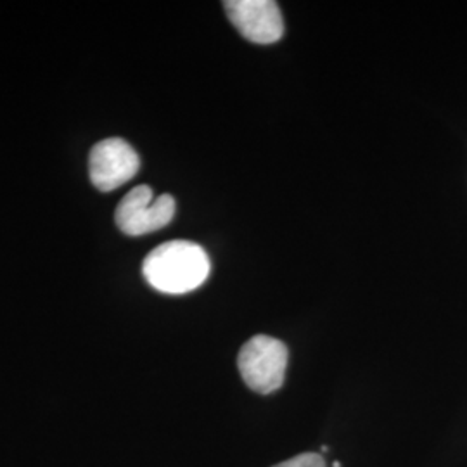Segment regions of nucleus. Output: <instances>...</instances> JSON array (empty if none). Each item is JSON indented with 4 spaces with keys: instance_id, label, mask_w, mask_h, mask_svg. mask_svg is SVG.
<instances>
[{
    "instance_id": "obj_6",
    "label": "nucleus",
    "mask_w": 467,
    "mask_h": 467,
    "mask_svg": "<svg viewBox=\"0 0 467 467\" xmlns=\"http://www.w3.org/2000/svg\"><path fill=\"white\" fill-rule=\"evenodd\" d=\"M272 467H326V461L318 453H301Z\"/></svg>"
},
{
    "instance_id": "obj_4",
    "label": "nucleus",
    "mask_w": 467,
    "mask_h": 467,
    "mask_svg": "<svg viewBox=\"0 0 467 467\" xmlns=\"http://www.w3.org/2000/svg\"><path fill=\"white\" fill-rule=\"evenodd\" d=\"M140 168L137 150L123 139L111 137L98 142L88 158L90 182L102 192L115 191L132 181Z\"/></svg>"
},
{
    "instance_id": "obj_7",
    "label": "nucleus",
    "mask_w": 467,
    "mask_h": 467,
    "mask_svg": "<svg viewBox=\"0 0 467 467\" xmlns=\"http://www.w3.org/2000/svg\"><path fill=\"white\" fill-rule=\"evenodd\" d=\"M334 467H341V462H334Z\"/></svg>"
},
{
    "instance_id": "obj_5",
    "label": "nucleus",
    "mask_w": 467,
    "mask_h": 467,
    "mask_svg": "<svg viewBox=\"0 0 467 467\" xmlns=\"http://www.w3.org/2000/svg\"><path fill=\"white\" fill-rule=\"evenodd\" d=\"M223 7L237 32L253 44L267 46L283 36V15L274 0H227Z\"/></svg>"
},
{
    "instance_id": "obj_2",
    "label": "nucleus",
    "mask_w": 467,
    "mask_h": 467,
    "mask_svg": "<svg viewBox=\"0 0 467 467\" xmlns=\"http://www.w3.org/2000/svg\"><path fill=\"white\" fill-rule=\"evenodd\" d=\"M289 351L283 341L265 334L254 336L244 343L237 357V368L253 391L270 395L284 383Z\"/></svg>"
},
{
    "instance_id": "obj_3",
    "label": "nucleus",
    "mask_w": 467,
    "mask_h": 467,
    "mask_svg": "<svg viewBox=\"0 0 467 467\" xmlns=\"http://www.w3.org/2000/svg\"><path fill=\"white\" fill-rule=\"evenodd\" d=\"M175 210L173 196L161 194L154 198L150 185H137L119 201L115 222L127 235H144L167 227L175 217Z\"/></svg>"
},
{
    "instance_id": "obj_1",
    "label": "nucleus",
    "mask_w": 467,
    "mask_h": 467,
    "mask_svg": "<svg viewBox=\"0 0 467 467\" xmlns=\"http://www.w3.org/2000/svg\"><path fill=\"white\" fill-rule=\"evenodd\" d=\"M210 268V258L200 244L191 241H168L146 256L142 274L160 293L185 295L204 284Z\"/></svg>"
}]
</instances>
